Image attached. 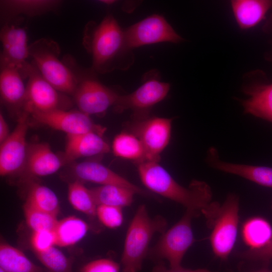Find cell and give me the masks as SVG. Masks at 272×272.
I'll use <instances>...</instances> for the list:
<instances>
[{"label":"cell","instance_id":"1","mask_svg":"<svg viewBox=\"0 0 272 272\" xmlns=\"http://www.w3.org/2000/svg\"><path fill=\"white\" fill-rule=\"evenodd\" d=\"M137 164L140 179L148 189L181 204L195 217L202 215L208 226L212 228L221 206L212 200V190L207 183L193 180L185 187L158 162L144 161Z\"/></svg>","mask_w":272,"mask_h":272},{"label":"cell","instance_id":"2","mask_svg":"<svg viewBox=\"0 0 272 272\" xmlns=\"http://www.w3.org/2000/svg\"><path fill=\"white\" fill-rule=\"evenodd\" d=\"M83 44L92 57V71L98 73L109 72L119 66L120 58L129 50L124 32L111 15L105 17L99 24H87Z\"/></svg>","mask_w":272,"mask_h":272},{"label":"cell","instance_id":"3","mask_svg":"<svg viewBox=\"0 0 272 272\" xmlns=\"http://www.w3.org/2000/svg\"><path fill=\"white\" fill-rule=\"evenodd\" d=\"M166 227L164 217L151 218L145 205L139 206L127 230L121 259L122 272L141 270L153 236L164 233Z\"/></svg>","mask_w":272,"mask_h":272},{"label":"cell","instance_id":"4","mask_svg":"<svg viewBox=\"0 0 272 272\" xmlns=\"http://www.w3.org/2000/svg\"><path fill=\"white\" fill-rule=\"evenodd\" d=\"M32 63L42 77L60 93L73 95L77 80L72 70L59 56L60 49L56 42L41 38L29 45Z\"/></svg>","mask_w":272,"mask_h":272},{"label":"cell","instance_id":"5","mask_svg":"<svg viewBox=\"0 0 272 272\" xmlns=\"http://www.w3.org/2000/svg\"><path fill=\"white\" fill-rule=\"evenodd\" d=\"M64 60L77 80L73 95L79 111L89 116L100 115L109 107L115 106L120 95L98 81L92 70L87 71L79 69L70 57H66Z\"/></svg>","mask_w":272,"mask_h":272},{"label":"cell","instance_id":"6","mask_svg":"<svg viewBox=\"0 0 272 272\" xmlns=\"http://www.w3.org/2000/svg\"><path fill=\"white\" fill-rule=\"evenodd\" d=\"M194 215L188 211L175 225L162 233L157 243L149 248L148 255L158 262L166 260L169 267H181L182 259L195 241L191 226Z\"/></svg>","mask_w":272,"mask_h":272},{"label":"cell","instance_id":"7","mask_svg":"<svg viewBox=\"0 0 272 272\" xmlns=\"http://www.w3.org/2000/svg\"><path fill=\"white\" fill-rule=\"evenodd\" d=\"M239 199L230 193L220 206L213 222L210 237L215 255L221 259H226L235 243L238 223Z\"/></svg>","mask_w":272,"mask_h":272},{"label":"cell","instance_id":"8","mask_svg":"<svg viewBox=\"0 0 272 272\" xmlns=\"http://www.w3.org/2000/svg\"><path fill=\"white\" fill-rule=\"evenodd\" d=\"M23 74L28 79L24 111L47 112L55 109H64V98L41 75L35 66L27 62L23 69Z\"/></svg>","mask_w":272,"mask_h":272},{"label":"cell","instance_id":"9","mask_svg":"<svg viewBox=\"0 0 272 272\" xmlns=\"http://www.w3.org/2000/svg\"><path fill=\"white\" fill-rule=\"evenodd\" d=\"M172 120L158 117H146L130 125L131 132L138 138L144 147V161L159 162L161 153L170 141Z\"/></svg>","mask_w":272,"mask_h":272},{"label":"cell","instance_id":"10","mask_svg":"<svg viewBox=\"0 0 272 272\" xmlns=\"http://www.w3.org/2000/svg\"><path fill=\"white\" fill-rule=\"evenodd\" d=\"M265 74L255 70L243 78L242 92L248 97L240 100L244 112L272 123V82Z\"/></svg>","mask_w":272,"mask_h":272},{"label":"cell","instance_id":"11","mask_svg":"<svg viewBox=\"0 0 272 272\" xmlns=\"http://www.w3.org/2000/svg\"><path fill=\"white\" fill-rule=\"evenodd\" d=\"M29 119L27 112L19 114L15 128L1 144L0 174L2 176L21 172L23 169L28 150L26 134Z\"/></svg>","mask_w":272,"mask_h":272},{"label":"cell","instance_id":"12","mask_svg":"<svg viewBox=\"0 0 272 272\" xmlns=\"http://www.w3.org/2000/svg\"><path fill=\"white\" fill-rule=\"evenodd\" d=\"M128 49L160 42L179 43L183 40L167 22L158 15L150 16L124 31Z\"/></svg>","mask_w":272,"mask_h":272},{"label":"cell","instance_id":"13","mask_svg":"<svg viewBox=\"0 0 272 272\" xmlns=\"http://www.w3.org/2000/svg\"><path fill=\"white\" fill-rule=\"evenodd\" d=\"M36 123L69 134L95 132L103 134L105 128L95 124L89 115L80 111L55 109L47 112L34 111L29 113Z\"/></svg>","mask_w":272,"mask_h":272},{"label":"cell","instance_id":"14","mask_svg":"<svg viewBox=\"0 0 272 272\" xmlns=\"http://www.w3.org/2000/svg\"><path fill=\"white\" fill-rule=\"evenodd\" d=\"M169 89L168 83L157 79H148L131 94L120 95L115 109L118 112L131 109L137 120L146 118L144 113L163 100Z\"/></svg>","mask_w":272,"mask_h":272},{"label":"cell","instance_id":"15","mask_svg":"<svg viewBox=\"0 0 272 272\" xmlns=\"http://www.w3.org/2000/svg\"><path fill=\"white\" fill-rule=\"evenodd\" d=\"M71 172L76 180L103 185H114L128 188L138 194L153 197L146 190L132 183L102 164L95 161H84L76 163Z\"/></svg>","mask_w":272,"mask_h":272},{"label":"cell","instance_id":"16","mask_svg":"<svg viewBox=\"0 0 272 272\" xmlns=\"http://www.w3.org/2000/svg\"><path fill=\"white\" fill-rule=\"evenodd\" d=\"M65 163L63 157L55 154L46 143H36L28 147L21 173L29 177H43L58 171Z\"/></svg>","mask_w":272,"mask_h":272},{"label":"cell","instance_id":"17","mask_svg":"<svg viewBox=\"0 0 272 272\" xmlns=\"http://www.w3.org/2000/svg\"><path fill=\"white\" fill-rule=\"evenodd\" d=\"M208 164L218 170L234 174L259 185L272 188V167L227 162L221 160L214 148L209 149Z\"/></svg>","mask_w":272,"mask_h":272},{"label":"cell","instance_id":"18","mask_svg":"<svg viewBox=\"0 0 272 272\" xmlns=\"http://www.w3.org/2000/svg\"><path fill=\"white\" fill-rule=\"evenodd\" d=\"M102 136L95 132L67 135L62 156L65 164L78 158L108 153L110 150L109 146Z\"/></svg>","mask_w":272,"mask_h":272},{"label":"cell","instance_id":"19","mask_svg":"<svg viewBox=\"0 0 272 272\" xmlns=\"http://www.w3.org/2000/svg\"><path fill=\"white\" fill-rule=\"evenodd\" d=\"M61 4V2L54 0L1 1V14L6 24L21 15L32 18L55 12Z\"/></svg>","mask_w":272,"mask_h":272},{"label":"cell","instance_id":"20","mask_svg":"<svg viewBox=\"0 0 272 272\" xmlns=\"http://www.w3.org/2000/svg\"><path fill=\"white\" fill-rule=\"evenodd\" d=\"M21 71L12 66L1 65L0 94L2 101L16 110L22 109L26 99V86Z\"/></svg>","mask_w":272,"mask_h":272},{"label":"cell","instance_id":"21","mask_svg":"<svg viewBox=\"0 0 272 272\" xmlns=\"http://www.w3.org/2000/svg\"><path fill=\"white\" fill-rule=\"evenodd\" d=\"M230 3L235 21L241 30L256 26L272 8V0H232Z\"/></svg>","mask_w":272,"mask_h":272},{"label":"cell","instance_id":"22","mask_svg":"<svg viewBox=\"0 0 272 272\" xmlns=\"http://www.w3.org/2000/svg\"><path fill=\"white\" fill-rule=\"evenodd\" d=\"M0 268L5 272H46L20 250L4 242L0 245Z\"/></svg>","mask_w":272,"mask_h":272},{"label":"cell","instance_id":"23","mask_svg":"<svg viewBox=\"0 0 272 272\" xmlns=\"http://www.w3.org/2000/svg\"><path fill=\"white\" fill-rule=\"evenodd\" d=\"M88 230L87 223L76 216H71L58 221L54 230L56 245L60 247L73 245L84 238Z\"/></svg>","mask_w":272,"mask_h":272},{"label":"cell","instance_id":"24","mask_svg":"<svg viewBox=\"0 0 272 272\" xmlns=\"http://www.w3.org/2000/svg\"><path fill=\"white\" fill-rule=\"evenodd\" d=\"M242 236L250 249L260 248L272 239V227L265 219L259 217H253L243 224Z\"/></svg>","mask_w":272,"mask_h":272},{"label":"cell","instance_id":"25","mask_svg":"<svg viewBox=\"0 0 272 272\" xmlns=\"http://www.w3.org/2000/svg\"><path fill=\"white\" fill-rule=\"evenodd\" d=\"M90 190L97 206L120 208L130 206L135 194L128 188L114 185H100Z\"/></svg>","mask_w":272,"mask_h":272},{"label":"cell","instance_id":"26","mask_svg":"<svg viewBox=\"0 0 272 272\" xmlns=\"http://www.w3.org/2000/svg\"><path fill=\"white\" fill-rule=\"evenodd\" d=\"M25 203L56 216L60 210L55 193L48 187L35 182L29 186Z\"/></svg>","mask_w":272,"mask_h":272},{"label":"cell","instance_id":"27","mask_svg":"<svg viewBox=\"0 0 272 272\" xmlns=\"http://www.w3.org/2000/svg\"><path fill=\"white\" fill-rule=\"evenodd\" d=\"M112 149L115 156L132 160L137 163L145 158V152L140 140L134 134L122 132L116 135L113 141Z\"/></svg>","mask_w":272,"mask_h":272},{"label":"cell","instance_id":"28","mask_svg":"<svg viewBox=\"0 0 272 272\" xmlns=\"http://www.w3.org/2000/svg\"><path fill=\"white\" fill-rule=\"evenodd\" d=\"M68 199L76 210L90 216H96L97 205L90 189H88L82 182L75 180L68 186Z\"/></svg>","mask_w":272,"mask_h":272},{"label":"cell","instance_id":"29","mask_svg":"<svg viewBox=\"0 0 272 272\" xmlns=\"http://www.w3.org/2000/svg\"><path fill=\"white\" fill-rule=\"evenodd\" d=\"M35 254L46 272H73L72 260L54 246Z\"/></svg>","mask_w":272,"mask_h":272},{"label":"cell","instance_id":"30","mask_svg":"<svg viewBox=\"0 0 272 272\" xmlns=\"http://www.w3.org/2000/svg\"><path fill=\"white\" fill-rule=\"evenodd\" d=\"M23 213L28 226L34 231L54 230L57 224V216L32 208L24 203Z\"/></svg>","mask_w":272,"mask_h":272},{"label":"cell","instance_id":"31","mask_svg":"<svg viewBox=\"0 0 272 272\" xmlns=\"http://www.w3.org/2000/svg\"><path fill=\"white\" fill-rule=\"evenodd\" d=\"M2 48L20 44H28V37L25 29L13 23L4 24L0 33Z\"/></svg>","mask_w":272,"mask_h":272},{"label":"cell","instance_id":"32","mask_svg":"<svg viewBox=\"0 0 272 272\" xmlns=\"http://www.w3.org/2000/svg\"><path fill=\"white\" fill-rule=\"evenodd\" d=\"M96 216L104 226L111 229L119 227L123 222L122 208L118 207L98 205Z\"/></svg>","mask_w":272,"mask_h":272},{"label":"cell","instance_id":"33","mask_svg":"<svg viewBox=\"0 0 272 272\" xmlns=\"http://www.w3.org/2000/svg\"><path fill=\"white\" fill-rule=\"evenodd\" d=\"M56 238L54 230L34 231L31 237V245L35 253L42 252L56 245Z\"/></svg>","mask_w":272,"mask_h":272},{"label":"cell","instance_id":"34","mask_svg":"<svg viewBox=\"0 0 272 272\" xmlns=\"http://www.w3.org/2000/svg\"><path fill=\"white\" fill-rule=\"evenodd\" d=\"M120 265L110 258H100L91 261L85 264L81 272H119Z\"/></svg>","mask_w":272,"mask_h":272},{"label":"cell","instance_id":"35","mask_svg":"<svg viewBox=\"0 0 272 272\" xmlns=\"http://www.w3.org/2000/svg\"><path fill=\"white\" fill-rule=\"evenodd\" d=\"M240 255L250 260L268 261L272 259V239L264 247L258 249H249L240 253Z\"/></svg>","mask_w":272,"mask_h":272},{"label":"cell","instance_id":"36","mask_svg":"<svg viewBox=\"0 0 272 272\" xmlns=\"http://www.w3.org/2000/svg\"><path fill=\"white\" fill-rule=\"evenodd\" d=\"M152 272H214L204 268L190 269L183 268H167L163 263L158 262L153 267Z\"/></svg>","mask_w":272,"mask_h":272},{"label":"cell","instance_id":"37","mask_svg":"<svg viewBox=\"0 0 272 272\" xmlns=\"http://www.w3.org/2000/svg\"><path fill=\"white\" fill-rule=\"evenodd\" d=\"M9 127L3 115L0 114V143H2L9 137Z\"/></svg>","mask_w":272,"mask_h":272},{"label":"cell","instance_id":"38","mask_svg":"<svg viewBox=\"0 0 272 272\" xmlns=\"http://www.w3.org/2000/svg\"><path fill=\"white\" fill-rule=\"evenodd\" d=\"M264 31L272 35V14L267 23L264 25Z\"/></svg>","mask_w":272,"mask_h":272},{"label":"cell","instance_id":"39","mask_svg":"<svg viewBox=\"0 0 272 272\" xmlns=\"http://www.w3.org/2000/svg\"><path fill=\"white\" fill-rule=\"evenodd\" d=\"M102 2L103 3H105L107 4H111L113 3V1H102Z\"/></svg>","mask_w":272,"mask_h":272},{"label":"cell","instance_id":"40","mask_svg":"<svg viewBox=\"0 0 272 272\" xmlns=\"http://www.w3.org/2000/svg\"><path fill=\"white\" fill-rule=\"evenodd\" d=\"M255 272H272V271L268 270L267 269H261Z\"/></svg>","mask_w":272,"mask_h":272},{"label":"cell","instance_id":"41","mask_svg":"<svg viewBox=\"0 0 272 272\" xmlns=\"http://www.w3.org/2000/svg\"><path fill=\"white\" fill-rule=\"evenodd\" d=\"M0 272H5V271L3 270L2 269L0 268Z\"/></svg>","mask_w":272,"mask_h":272}]
</instances>
